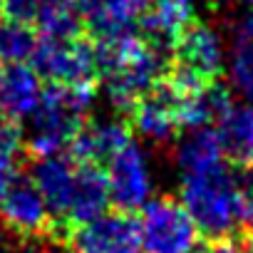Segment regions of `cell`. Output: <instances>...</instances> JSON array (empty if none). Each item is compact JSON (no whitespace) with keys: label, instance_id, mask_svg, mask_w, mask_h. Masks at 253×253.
Returning a JSON list of instances; mask_svg holds the SVG:
<instances>
[{"label":"cell","instance_id":"cell-8","mask_svg":"<svg viewBox=\"0 0 253 253\" xmlns=\"http://www.w3.org/2000/svg\"><path fill=\"white\" fill-rule=\"evenodd\" d=\"M0 221L20 238L55 236V218L30 179H13L0 196Z\"/></svg>","mask_w":253,"mask_h":253},{"label":"cell","instance_id":"cell-1","mask_svg":"<svg viewBox=\"0 0 253 253\" xmlns=\"http://www.w3.org/2000/svg\"><path fill=\"white\" fill-rule=\"evenodd\" d=\"M169 45L142 38L134 30L94 40L97 77H102L104 92L117 109L129 112L144 94L162 84L171 60Z\"/></svg>","mask_w":253,"mask_h":253},{"label":"cell","instance_id":"cell-11","mask_svg":"<svg viewBox=\"0 0 253 253\" xmlns=\"http://www.w3.org/2000/svg\"><path fill=\"white\" fill-rule=\"evenodd\" d=\"M75 179H77V162L65 154H52V157H40L33 164L30 181L45 199L52 218H55V236L62 233V221L75 191Z\"/></svg>","mask_w":253,"mask_h":253},{"label":"cell","instance_id":"cell-14","mask_svg":"<svg viewBox=\"0 0 253 253\" xmlns=\"http://www.w3.org/2000/svg\"><path fill=\"white\" fill-rule=\"evenodd\" d=\"M176 167L181 176L204 174L211 169H218L228 164V149L223 142V134L218 126H194L186 129V134L176 144Z\"/></svg>","mask_w":253,"mask_h":253},{"label":"cell","instance_id":"cell-2","mask_svg":"<svg viewBox=\"0 0 253 253\" xmlns=\"http://www.w3.org/2000/svg\"><path fill=\"white\" fill-rule=\"evenodd\" d=\"M97 97V82L84 84H52L45 87L40 107L30 117V129L25 134L28 152L40 157L62 154L84 124L87 112Z\"/></svg>","mask_w":253,"mask_h":253},{"label":"cell","instance_id":"cell-12","mask_svg":"<svg viewBox=\"0 0 253 253\" xmlns=\"http://www.w3.org/2000/svg\"><path fill=\"white\" fill-rule=\"evenodd\" d=\"M42 77L30 62L0 65V117L25 122L42 99Z\"/></svg>","mask_w":253,"mask_h":253},{"label":"cell","instance_id":"cell-24","mask_svg":"<svg viewBox=\"0 0 253 253\" xmlns=\"http://www.w3.org/2000/svg\"><path fill=\"white\" fill-rule=\"evenodd\" d=\"M236 33L243 35V38H248V40H253V13H251L246 20H241V25L236 28Z\"/></svg>","mask_w":253,"mask_h":253},{"label":"cell","instance_id":"cell-13","mask_svg":"<svg viewBox=\"0 0 253 253\" xmlns=\"http://www.w3.org/2000/svg\"><path fill=\"white\" fill-rule=\"evenodd\" d=\"M129 126L152 144H167L181 132L176 102L164 84L154 87L129 109Z\"/></svg>","mask_w":253,"mask_h":253},{"label":"cell","instance_id":"cell-27","mask_svg":"<svg viewBox=\"0 0 253 253\" xmlns=\"http://www.w3.org/2000/svg\"><path fill=\"white\" fill-rule=\"evenodd\" d=\"M134 3H137V5L142 8V10H147V8H149V3H152V0H134Z\"/></svg>","mask_w":253,"mask_h":253},{"label":"cell","instance_id":"cell-9","mask_svg":"<svg viewBox=\"0 0 253 253\" xmlns=\"http://www.w3.org/2000/svg\"><path fill=\"white\" fill-rule=\"evenodd\" d=\"M171 65L206 80L216 82L226 70V47L221 35L206 23H191L174 42Z\"/></svg>","mask_w":253,"mask_h":253},{"label":"cell","instance_id":"cell-6","mask_svg":"<svg viewBox=\"0 0 253 253\" xmlns=\"http://www.w3.org/2000/svg\"><path fill=\"white\" fill-rule=\"evenodd\" d=\"M62 241L67 253H142L139 223L126 211H104L70 228Z\"/></svg>","mask_w":253,"mask_h":253},{"label":"cell","instance_id":"cell-20","mask_svg":"<svg viewBox=\"0 0 253 253\" xmlns=\"http://www.w3.org/2000/svg\"><path fill=\"white\" fill-rule=\"evenodd\" d=\"M228 80L231 87L253 104V40L243 35H233L231 55H228Z\"/></svg>","mask_w":253,"mask_h":253},{"label":"cell","instance_id":"cell-16","mask_svg":"<svg viewBox=\"0 0 253 253\" xmlns=\"http://www.w3.org/2000/svg\"><path fill=\"white\" fill-rule=\"evenodd\" d=\"M109 206V191H107V179L102 167H92V164H77V179H75V191L62 221V233L65 236L70 228L87 223L92 218H97L99 213H104Z\"/></svg>","mask_w":253,"mask_h":253},{"label":"cell","instance_id":"cell-17","mask_svg":"<svg viewBox=\"0 0 253 253\" xmlns=\"http://www.w3.org/2000/svg\"><path fill=\"white\" fill-rule=\"evenodd\" d=\"M194 23V0H152L142 15L149 40L171 45Z\"/></svg>","mask_w":253,"mask_h":253},{"label":"cell","instance_id":"cell-21","mask_svg":"<svg viewBox=\"0 0 253 253\" xmlns=\"http://www.w3.org/2000/svg\"><path fill=\"white\" fill-rule=\"evenodd\" d=\"M23 147H25V134H23L20 122L0 117V154H5L10 159H18Z\"/></svg>","mask_w":253,"mask_h":253},{"label":"cell","instance_id":"cell-22","mask_svg":"<svg viewBox=\"0 0 253 253\" xmlns=\"http://www.w3.org/2000/svg\"><path fill=\"white\" fill-rule=\"evenodd\" d=\"M196 253H241V246H236L231 238H213L206 246H201Z\"/></svg>","mask_w":253,"mask_h":253},{"label":"cell","instance_id":"cell-10","mask_svg":"<svg viewBox=\"0 0 253 253\" xmlns=\"http://www.w3.org/2000/svg\"><path fill=\"white\" fill-rule=\"evenodd\" d=\"M129 142H132L129 122H124L119 117L84 119V124L80 126V132L70 142V157L77 164L102 167Z\"/></svg>","mask_w":253,"mask_h":253},{"label":"cell","instance_id":"cell-5","mask_svg":"<svg viewBox=\"0 0 253 253\" xmlns=\"http://www.w3.org/2000/svg\"><path fill=\"white\" fill-rule=\"evenodd\" d=\"M33 67L52 84H84L97 80L94 42L82 35L75 38H42L33 57Z\"/></svg>","mask_w":253,"mask_h":253},{"label":"cell","instance_id":"cell-18","mask_svg":"<svg viewBox=\"0 0 253 253\" xmlns=\"http://www.w3.org/2000/svg\"><path fill=\"white\" fill-rule=\"evenodd\" d=\"M40 45V33L28 20H0V65L33 62Z\"/></svg>","mask_w":253,"mask_h":253},{"label":"cell","instance_id":"cell-7","mask_svg":"<svg viewBox=\"0 0 253 253\" xmlns=\"http://www.w3.org/2000/svg\"><path fill=\"white\" fill-rule=\"evenodd\" d=\"M104 179L109 191V204L117 206V211H139L152 199V167L147 159V152L129 142L124 149H119L107 164Z\"/></svg>","mask_w":253,"mask_h":253},{"label":"cell","instance_id":"cell-4","mask_svg":"<svg viewBox=\"0 0 253 253\" xmlns=\"http://www.w3.org/2000/svg\"><path fill=\"white\" fill-rule=\"evenodd\" d=\"M137 223L142 253H196L201 248L199 226L184 204L171 196L149 199L142 206V218Z\"/></svg>","mask_w":253,"mask_h":253},{"label":"cell","instance_id":"cell-23","mask_svg":"<svg viewBox=\"0 0 253 253\" xmlns=\"http://www.w3.org/2000/svg\"><path fill=\"white\" fill-rule=\"evenodd\" d=\"M15 179V159L0 154V196L8 189V184Z\"/></svg>","mask_w":253,"mask_h":253},{"label":"cell","instance_id":"cell-26","mask_svg":"<svg viewBox=\"0 0 253 253\" xmlns=\"http://www.w3.org/2000/svg\"><path fill=\"white\" fill-rule=\"evenodd\" d=\"M23 253H50V251H45V248H40V246H30V248H25Z\"/></svg>","mask_w":253,"mask_h":253},{"label":"cell","instance_id":"cell-3","mask_svg":"<svg viewBox=\"0 0 253 253\" xmlns=\"http://www.w3.org/2000/svg\"><path fill=\"white\" fill-rule=\"evenodd\" d=\"M246 181L236 176V171L223 164L218 169L181 176V204L199 226L201 236L213 238H233L241 228V206H243Z\"/></svg>","mask_w":253,"mask_h":253},{"label":"cell","instance_id":"cell-28","mask_svg":"<svg viewBox=\"0 0 253 253\" xmlns=\"http://www.w3.org/2000/svg\"><path fill=\"white\" fill-rule=\"evenodd\" d=\"M3 13H5V0H0V20H3Z\"/></svg>","mask_w":253,"mask_h":253},{"label":"cell","instance_id":"cell-25","mask_svg":"<svg viewBox=\"0 0 253 253\" xmlns=\"http://www.w3.org/2000/svg\"><path fill=\"white\" fill-rule=\"evenodd\" d=\"M241 253H253V236L246 241V246H241Z\"/></svg>","mask_w":253,"mask_h":253},{"label":"cell","instance_id":"cell-15","mask_svg":"<svg viewBox=\"0 0 253 253\" xmlns=\"http://www.w3.org/2000/svg\"><path fill=\"white\" fill-rule=\"evenodd\" d=\"M75 5L94 40L132 33L134 23L144 15L134 0H75Z\"/></svg>","mask_w":253,"mask_h":253},{"label":"cell","instance_id":"cell-29","mask_svg":"<svg viewBox=\"0 0 253 253\" xmlns=\"http://www.w3.org/2000/svg\"><path fill=\"white\" fill-rule=\"evenodd\" d=\"M246 5H251V8H253V0H246Z\"/></svg>","mask_w":253,"mask_h":253},{"label":"cell","instance_id":"cell-19","mask_svg":"<svg viewBox=\"0 0 253 253\" xmlns=\"http://www.w3.org/2000/svg\"><path fill=\"white\" fill-rule=\"evenodd\" d=\"M218 129L223 134L228 157L253 169V104L233 107L228 117L218 124Z\"/></svg>","mask_w":253,"mask_h":253}]
</instances>
